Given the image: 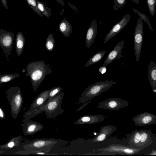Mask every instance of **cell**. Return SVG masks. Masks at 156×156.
<instances>
[{
  "mask_svg": "<svg viewBox=\"0 0 156 156\" xmlns=\"http://www.w3.org/2000/svg\"><path fill=\"white\" fill-rule=\"evenodd\" d=\"M66 141L54 138H38L26 141L23 144L24 149L28 151L49 152L55 146L65 145Z\"/></svg>",
  "mask_w": 156,
  "mask_h": 156,
  "instance_id": "cell-2",
  "label": "cell"
},
{
  "mask_svg": "<svg viewBox=\"0 0 156 156\" xmlns=\"http://www.w3.org/2000/svg\"><path fill=\"white\" fill-rule=\"evenodd\" d=\"M126 3V0H114V10H118L120 9Z\"/></svg>",
  "mask_w": 156,
  "mask_h": 156,
  "instance_id": "cell-33",
  "label": "cell"
},
{
  "mask_svg": "<svg viewBox=\"0 0 156 156\" xmlns=\"http://www.w3.org/2000/svg\"><path fill=\"white\" fill-rule=\"evenodd\" d=\"M88 154L92 155H118L116 154L108 152H100L99 153H90Z\"/></svg>",
  "mask_w": 156,
  "mask_h": 156,
  "instance_id": "cell-34",
  "label": "cell"
},
{
  "mask_svg": "<svg viewBox=\"0 0 156 156\" xmlns=\"http://www.w3.org/2000/svg\"><path fill=\"white\" fill-rule=\"evenodd\" d=\"M140 139V130H135L132 132L127 144L132 147L139 149Z\"/></svg>",
  "mask_w": 156,
  "mask_h": 156,
  "instance_id": "cell-23",
  "label": "cell"
},
{
  "mask_svg": "<svg viewBox=\"0 0 156 156\" xmlns=\"http://www.w3.org/2000/svg\"><path fill=\"white\" fill-rule=\"evenodd\" d=\"M6 98L10 106L12 118L15 119L18 116L23 105V98L20 88L11 87L5 91Z\"/></svg>",
  "mask_w": 156,
  "mask_h": 156,
  "instance_id": "cell-4",
  "label": "cell"
},
{
  "mask_svg": "<svg viewBox=\"0 0 156 156\" xmlns=\"http://www.w3.org/2000/svg\"><path fill=\"white\" fill-rule=\"evenodd\" d=\"M144 28L142 20L141 17L138 19L135 28L134 36V49L136 61H139L141 51L143 40Z\"/></svg>",
  "mask_w": 156,
  "mask_h": 156,
  "instance_id": "cell-8",
  "label": "cell"
},
{
  "mask_svg": "<svg viewBox=\"0 0 156 156\" xmlns=\"http://www.w3.org/2000/svg\"><path fill=\"white\" fill-rule=\"evenodd\" d=\"M124 40H122L117 44L108 54L103 62V66H106L114 61L121 59L122 58L123 55L122 53L124 47Z\"/></svg>",
  "mask_w": 156,
  "mask_h": 156,
  "instance_id": "cell-14",
  "label": "cell"
},
{
  "mask_svg": "<svg viewBox=\"0 0 156 156\" xmlns=\"http://www.w3.org/2000/svg\"><path fill=\"white\" fill-rule=\"evenodd\" d=\"M5 114L3 109L0 106V119L4 120L5 118Z\"/></svg>",
  "mask_w": 156,
  "mask_h": 156,
  "instance_id": "cell-35",
  "label": "cell"
},
{
  "mask_svg": "<svg viewBox=\"0 0 156 156\" xmlns=\"http://www.w3.org/2000/svg\"><path fill=\"white\" fill-rule=\"evenodd\" d=\"M55 39L52 34L51 33L48 36L45 42V47L46 50L52 51L55 47Z\"/></svg>",
  "mask_w": 156,
  "mask_h": 156,
  "instance_id": "cell-25",
  "label": "cell"
},
{
  "mask_svg": "<svg viewBox=\"0 0 156 156\" xmlns=\"http://www.w3.org/2000/svg\"><path fill=\"white\" fill-rule=\"evenodd\" d=\"M129 102L120 98H110L100 102L98 108L105 110H118L129 105Z\"/></svg>",
  "mask_w": 156,
  "mask_h": 156,
  "instance_id": "cell-9",
  "label": "cell"
},
{
  "mask_svg": "<svg viewBox=\"0 0 156 156\" xmlns=\"http://www.w3.org/2000/svg\"><path fill=\"white\" fill-rule=\"evenodd\" d=\"M105 116L101 114L87 115L81 117L74 124L75 125H91L102 122L105 119Z\"/></svg>",
  "mask_w": 156,
  "mask_h": 156,
  "instance_id": "cell-15",
  "label": "cell"
},
{
  "mask_svg": "<svg viewBox=\"0 0 156 156\" xmlns=\"http://www.w3.org/2000/svg\"><path fill=\"white\" fill-rule=\"evenodd\" d=\"M4 152H5L4 151H0V154L3 153Z\"/></svg>",
  "mask_w": 156,
  "mask_h": 156,
  "instance_id": "cell-41",
  "label": "cell"
},
{
  "mask_svg": "<svg viewBox=\"0 0 156 156\" xmlns=\"http://www.w3.org/2000/svg\"><path fill=\"white\" fill-rule=\"evenodd\" d=\"M117 129V128L116 126L112 125L103 126L101 128L99 132L93 139L92 142L95 143L102 141Z\"/></svg>",
  "mask_w": 156,
  "mask_h": 156,
  "instance_id": "cell-16",
  "label": "cell"
},
{
  "mask_svg": "<svg viewBox=\"0 0 156 156\" xmlns=\"http://www.w3.org/2000/svg\"><path fill=\"white\" fill-rule=\"evenodd\" d=\"M25 39L23 33H17L16 37V49L17 55L20 57L24 49Z\"/></svg>",
  "mask_w": 156,
  "mask_h": 156,
  "instance_id": "cell-22",
  "label": "cell"
},
{
  "mask_svg": "<svg viewBox=\"0 0 156 156\" xmlns=\"http://www.w3.org/2000/svg\"><path fill=\"white\" fill-rule=\"evenodd\" d=\"M50 89L41 92L35 98L31 104L29 110L23 115L24 118L30 119L37 115V112L39 108L46 103L48 99Z\"/></svg>",
  "mask_w": 156,
  "mask_h": 156,
  "instance_id": "cell-6",
  "label": "cell"
},
{
  "mask_svg": "<svg viewBox=\"0 0 156 156\" xmlns=\"http://www.w3.org/2000/svg\"><path fill=\"white\" fill-rule=\"evenodd\" d=\"M97 24L95 19L91 22L88 29L86 37V47L89 48L94 43L97 33Z\"/></svg>",
  "mask_w": 156,
  "mask_h": 156,
  "instance_id": "cell-17",
  "label": "cell"
},
{
  "mask_svg": "<svg viewBox=\"0 0 156 156\" xmlns=\"http://www.w3.org/2000/svg\"><path fill=\"white\" fill-rule=\"evenodd\" d=\"M132 120L136 126H140L154 125L156 124V115L144 112L134 117Z\"/></svg>",
  "mask_w": 156,
  "mask_h": 156,
  "instance_id": "cell-12",
  "label": "cell"
},
{
  "mask_svg": "<svg viewBox=\"0 0 156 156\" xmlns=\"http://www.w3.org/2000/svg\"><path fill=\"white\" fill-rule=\"evenodd\" d=\"M147 155H156V151L154 149H153Z\"/></svg>",
  "mask_w": 156,
  "mask_h": 156,
  "instance_id": "cell-39",
  "label": "cell"
},
{
  "mask_svg": "<svg viewBox=\"0 0 156 156\" xmlns=\"http://www.w3.org/2000/svg\"><path fill=\"white\" fill-rule=\"evenodd\" d=\"M106 69V66H102L100 67L99 69V71L101 73V74H103L105 73Z\"/></svg>",
  "mask_w": 156,
  "mask_h": 156,
  "instance_id": "cell-37",
  "label": "cell"
},
{
  "mask_svg": "<svg viewBox=\"0 0 156 156\" xmlns=\"http://www.w3.org/2000/svg\"><path fill=\"white\" fill-rule=\"evenodd\" d=\"M139 130L140 133L139 149L142 150L153 143L152 136L154 134L150 130L140 129Z\"/></svg>",
  "mask_w": 156,
  "mask_h": 156,
  "instance_id": "cell-18",
  "label": "cell"
},
{
  "mask_svg": "<svg viewBox=\"0 0 156 156\" xmlns=\"http://www.w3.org/2000/svg\"><path fill=\"white\" fill-rule=\"evenodd\" d=\"M64 94V92L61 91L54 98L48 100L45 105L38 109L37 115L44 112L47 118H55L61 110V104Z\"/></svg>",
  "mask_w": 156,
  "mask_h": 156,
  "instance_id": "cell-5",
  "label": "cell"
},
{
  "mask_svg": "<svg viewBox=\"0 0 156 156\" xmlns=\"http://www.w3.org/2000/svg\"><path fill=\"white\" fill-rule=\"evenodd\" d=\"M20 76V73L4 74L0 75V84L11 81L18 77Z\"/></svg>",
  "mask_w": 156,
  "mask_h": 156,
  "instance_id": "cell-27",
  "label": "cell"
},
{
  "mask_svg": "<svg viewBox=\"0 0 156 156\" xmlns=\"http://www.w3.org/2000/svg\"><path fill=\"white\" fill-rule=\"evenodd\" d=\"M148 76L150 84L154 92L156 93V64L150 60L148 65Z\"/></svg>",
  "mask_w": 156,
  "mask_h": 156,
  "instance_id": "cell-19",
  "label": "cell"
},
{
  "mask_svg": "<svg viewBox=\"0 0 156 156\" xmlns=\"http://www.w3.org/2000/svg\"><path fill=\"white\" fill-rule=\"evenodd\" d=\"M142 149L132 147L119 144H112L108 146L94 150L96 152H108L112 153L118 155H135L140 152Z\"/></svg>",
  "mask_w": 156,
  "mask_h": 156,
  "instance_id": "cell-7",
  "label": "cell"
},
{
  "mask_svg": "<svg viewBox=\"0 0 156 156\" xmlns=\"http://www.w3.org/2000/svg\"><path fill=\"white\" fill-rule=\"evenodd\" d=\"M133 2H135V3L136 4H139L140 3L139 0H131Z\"/></svg>",
  "mask_w": 156,
  "mask_h": 156,
  "instance_id": "cell-40",
  "label": "cell"
},
{
  "mask_svg": "<svg viewBox=\"0 0 156 156\" xmlns=\"http://www.w3.org/2000/svg\"><path fill=\"white\" fill-rule=\"evenodd\" d=\"M106 53V51L102 50L94 54L89 59L85 64L84 68H86L91 65L101 61Z\"/></svg>",
  "mask_w": 156,
  "mask_h": 156,
  "instance_id": "cell-24",
  "label": "cell"
},
{
  "mask_svg": "<svg viewBox=\"0 0 156 156\" xmlns=\"http://www.w3.org/2000/svg\"><path fill=\"white\" fill-rule=\"evenodd\" d=\"M21 126L23 128V133L25 136L32 135L43 128V125L39 122L26 118L23 119Z\"/></svg>",
  "mask_w": 156,
  "mask_h": 156,
  "instance_id": "cell-11",
  "label": "cell"
},
{
  "mask_svg": "<svg viewBox=\"0 0 156 156\" xmlns=\"http://www.w3.org/2000/svg\"><path fill=\"white\" fill-rule=\"evenodd\" d=\"M147 3L150 13L152 16H154L156 12V0H147Z\"/></svg>",
  "mask_w": 156,
  "mask_h": 156,
  "instance_id": "cell-31",
  "label": "cell"
},
{
  "mask_svg": "<svg viewBox=\"0 0 156 156\" xmlns=\"http://www.w3.org/2000/svg\"><path fill=\"white\" fill-rule=\"evenodd\" d=\"M6 10L8 9V7L6 0H0Z\"/></svg>",
  "mask_w": 156,
  "mask_h": 156,
  "instance_id": "cell-38",
  "label": "cell"
},
{
  "mask_svg": "<svg viewBox=\"0 0 156 156\" xmlns=\"http://www.w3.org/2000/svg\"><path fill=\"white\" fill-rule=\"evenodd\" d=\"M0 149H1V147H0Z\"/></svg>",
  "mask_w": 156,
  "mask_h": 156,
  "instance_id": "cell-42",
  "label": "cell"
},
{
  "mask_svg": "<svg viewBox=\"0 0 156 156\" xmlns=\"http://www.w3.org/2000/svg\"><path fill=\"white\" fill-rule=\"evenodd\" d=\"M62 88L61 86L57 87H53L51 89H50L48 95V100H50L54 97L57 94L61 91Z\"/></svg>",
  "mask_w": 156,
  "mask_h": 156,
  "instance_id": "cell-32",
  "label": "cell"
},
{
  "mask_svg": "<svg viewBox=\"0 0 156 156\" xmlns=\"http://www.w3.org/2000/svg\"><path fill=\"white\" fill-rule=\"evenodd\" d=\"M37 7L41 12L46 17L49 18L51 14V10L46 7L43 2L36 0Z\"/></svg>",
  "mask_w": 156,
  "mask_h": 156,
  "instance_id": "cell-26",
  "label": "cell"
},
{
  "mask_svg": "<svg viewBox=\"0 0 156 156\" xmlns=\"http://www.w3.org/2000/svg\"><path fill=\"white\" fill-rule=\"evenodd\" d=\"M92 101V100H90L88 101H87V102H86L84 103H83V105H82L79 108H78L76 111V112H78L81 110H82V109H83L84 107H85L86 106H87L88 104H89Z\"/></svg>",
  "mask_w": 156,
  "mask_h": 156,
  "instance_id": "cell-36",
  "label": "cell"
},
{
  "mask_svg": "<svg viewBox=\"0 0 156 156\" xmlns=\"http://www.w3.org/2000/svg\"><path fill=\"white\" fill-rule=\"evenodd\" d=\"M27 3L32 10L39 16L43 17V15L39 10L36 0H26Z\"/></svg>",
  "mask_w": 156,
  "mask_h": 156,
  "instance_id": "cell-29",
  "label": "cell"
},
{
  "mask_svg": "<svg viewBox=\"0 0 156 156\" xmlns=\"http://www.w3.org/2000/svg\"><path fill=\"white\" fill-rule=\"evenodd\" d=\"M131 16L128 13L123 16L121 20L115 25L107 34L104 39V44L115 36L123 29L129 22Z\"/></svg>",
  "mask_w": 156,
  "mask_h": 156,
  "instance_id": "cell-13",
  "label": "cell"
},
{
  "mask_svg": "<svg viewBox=\"0 0 156 156\" xmlns=\"http://www.w3.org/2000/svg\"><path fill=\"white\" fill-rule=\"evenodd\" d=\"M116 82L112 80L97 82L89 86L81 94L77 105L83 103L107 91Z\"/></svg>",
  "mask_w": 156,
  "mask_h": 156,
  "instance_id": "cell-3",
  "label": "cell"
},
{
  "mask_svg": "<svg viewBox=\"0 0 156 156\" xmlns=\"http://www.w3.org/2000/svg\"><path fill=\"white\" fill-rule=\"evenodd\" d=\"M132 9L133 11L135 13L137 14L141 18L142 20H144L147 23L148 27L151 30L152 32H153L154 31L147 16L145 14L141 13L133 7H132Z\"/></svg>",
  "mask_w": 156,
  "mask_h": 156,
  "instance_id": "cell-30",
  "label": "cell"
},
{
  "mask_svg": "<svg viewBox=\"0 0 156 156\" xmlns=\"http://www.w3.org/2000/svg\"><path fill=\"white\" fill-rule=\"evenodd\" d=\"M18 154L29 155V154H42L48 155H57L56 154H51L48 152L42 151H28L24 150H20L15 152Z\"/></svg>",
  "mask_w": 156,
  "mask_h": 156,
  "instance_id": "cell-28",
  "label": "cell"
},
{
  "mask_svg": "<svg viewBox=\"0 0 156 156\" xmlns=\"http://www.w3.org/2000/svg\"><path fill=\"white\" fill-rule=\"evenodd\" d=\"M22 139V136L21 135L13 137L6 143L1 145V148L11 149L17 148L21 144Z\"/></svg>",
  "mask_w": 156,
  "mask_h": 156,
  "instance_id": "cell-20",
  "label": "cell"
},
{
  "mask_svg": "<svg viewBox=\"0 0 156 156\" xmlns=\"http://www.w3.org/2000/svg\"><path fill=\"white\" fill-rule=\"evenodd\" d=\"M14 38L12 32L8 31L3 29H0V46L6 56L10 53Z\"/></svg>",
  "mask_w": 156,
  "mask_h": 156,
  "instance_id": "cell-10",
  "label": "cell"
},
{
  "mask_svg": "<svg viewBox=\"0 0 156 156\" xmlns=\"http://www.w3.org/2000/svg\"><path fill=\"white\" fill-rule=\"evenodd\" d=\"M26 69L27 73L30 78L34 92L43 81L45 76L52 72L49 64H46L43 60L34 61L28 63Z\"/></svg>",
  "mask_w": 156,
  "mask_h": 156,
  "instance_id": "cell-1",
  "label": "cell"
},
{
  "mask_svg": "<svg viewBox=\"0 0 156 156\" xmlns=\"http://www.w3.org/2000/svg\"><path fill=\"white\" fill-rule=\"evenodd\" d=\"M59 29L64 36L68 37L70 36V34L73 32L71 24L64 18L59 25Z\"/></svg>",
  "mask_w": 156,
  "mask_h": 156,
  "instance_id": "cell-21",
  "label": "cell"
}]
</instances>
